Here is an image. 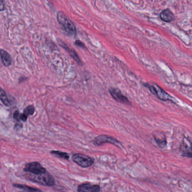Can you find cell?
Wrapping results in <instances>:
<instances>
[{
	"instance_id": "cell-5",
	"label": "cell",
	"mask_w": 192,
	"mask_h": 192,
	"mask_svg": "<svg viewBox=\"0 0 192 192\" xmlns=\"http://www.w3.org/2000/svg\"><path fill=\"white\" fill-rule=\"evenodd\" d=\"M105 143H110L116 145L117 147H119L121 145L120 142L118 141L116 139L107 135H100L98 136L94 140V144L97 146L103 145Z\"/></svg>"
},
{
	"instance_id": "cell-13",
	"label": "cell",
	"mask_w": 192,
	"mask_h": 192,
	"mask_svg": "<svg viewBox=\"0 0 192 192\" xmlns=\"http://www.w3.org/2000/svg\"><path fill=\"white\" fill-rule=\"evenodd\" d=\"M61 46L62 47H64L68 52L70 56L73 58V59L75 60L77 63H78L79 65L82 64V61L79 59V55H77V53H76L75 51L73 49H70L68 46H66V45L64 44H62Z\"/></svg>"
},
{
	"instance_id": "cell-3",
	"label": "cell",
	"mask_w": 192,
	"mask_h": 192,
	"mask_svg": "<svg viewBox=\"0 0 192 192\" xmlns=\"http://www.w3.org/2000/svg\"><path fill=\"white\" fill-rule=\"evenodd\" d=\"M73 161L79 166L87 168L92 166L94 163L93 158L81 153H76L72 156Z\"/></svg>"
},
{
	"instance_id": "cell-18",
	"label": "cell",
	"mask_w": 192,
	"mask_h": 192,
	"mask_svg": "<svg viewBox=\"0 0 192 192\" xmlns=\"http://www.w3.org/2000/svg\"><path fill=\"white\" fill-rule=\"evenodd\" d=\"M75 45H76L77 46H78L79 47H82V48H85V45L82 43V42L79 40H76L75 42Z\"/></svg>"
},
{
	"instance_id": "cell-8",
	"label": "cell",
	"mask_w": 192,
	"mask_h": 192,
	"mask_svg": "<svg viewBox=\"0 0 192 192\" xmlns=\"http://www.w3.org/2000/svg\"><path fill=\"white\" fill-rule=\"evenodd\" d=\"M100 186L98 185H92L89 183H86L79 185L77 188L78 192H99Z\"/></svg>"
},
{
	"instance_id": "cell-17",
	"label": "cell",
	"mask_w": 192,
	"mask_h": 192,
	"mask_svg": "<svg viewBox=\"0 0 192 192\" xmlns=\"http://www.w3.org/2000/svg\"><path fill=\"white\" fill-rule=\"evenodd\" d=\"M20 114H19V111L16 110V111L15 112V113H14L13 117H14V118L15 119L16 121H19V120H20Z\"/></svg>"
},
{
	"instance_id": "cell-19",
	"label": "cell",
	"mask_w": 192,
	"mask_h": 192,
	"mask_svg": "<svg viewBox=\"0 0 192 192\" xmlns=\"http://www.w3.org/2000/svg\"><path fill=\"white\" fill-rule=\"evenodd\" d=\"M27 117L28 116L27 115H25V114H21L20 115V120H22L23 122H25L27 120Z\"/></svg>"
},
{
	"instance_id": "cell-16",
	"label": "cell",
	"mask_w": 192,
	"mask_h": 192,
	"mask_svg": "<svg viewBox=\"0 0 192 192\" xmlns=\"http://www.w3.org/2000/svg\"><path fill=\"white\" fill-rule=\"evenodd\" d=\"M34 113H35V108L32 105L28 106L24 110V113L27 116H28L29 115H32Z\"/></svg>"
},
{
	"instance_id": "cell-7",
	"label": "cell",
	"mask_w": 192,
	"mask_h": 192,
	"mask_svg": "<svg viewBox=\"0 0 192 192\" xmlns=\"http://www.w3.org/2000/svg\"><path fill=\"white\" fill-rule=\"evenodd\" d=\"M109 90L110 95L116 100L118 101V102H120V103H125V104H129V101L127 99V98L122 94V92H121L119 89L114 88V87H111V88H109Z\"/></svg>"
},
{
	"instance_id": "cell-20",
	"label": "cell",
	"mask_w": 192,
	"mask_h": 192,
	"mask_svg": "<svg viewBox=\"0 0 192 192\" xmlns=\"http://www.w3.org/2000/svg\"><path fill=\"white\" fill-rule=\"evenodd\" d=\"M0 9L1 11H2L4 9V4L3 3V1L1 0L0 1Z\"/></svg>"
},
{
	"instance_id": "cell-2",
	"label": "cell",
	"mask_w": 192,
	"mask_h": 192,
	"mask_svg": "<svg viewBox=\"0 0 192 192\" xmlns=\"http://www.w3.org/2000/svg\"><path fill=\"white\" fill-rule=\"evenodd\" d=\"M57 20L66 33L70 35H76V26L65 13L59 11L57 14Z\"/></svg>"
},
{
	"instance_id": "cell-1",
	"label": "cell",
	"mask_w": 192,
	"mask_h": 192,
	"mask_svg": "<svg viewBox=\"0 0 192 192\" xmlns=\"http://www.w3.org/2000/svg\"><path fill=\"white\" fill-rule=\"evenodd\" d=\"M25 177L33 182L48 186H54L55 182L53 177L47 172L40 175H27Z\"/></svg>"
},
{
	"instance_id": "cell-4",
	"label": "cell",
	"mask_w": 192,
	"mask_h": 192,
	"mask_svg": "<svg viewBox=\"0 0 192 192\" xmlns=\"http://www.w3.org/2000/svg\"><path fill=\"white\" fill-rule=\"evenodd\" d=\"M24 171L26 173H31L33 175H40L47 173V171L44 167L37 162H33L27 164L25 166Z\"/></svg>"
},
{
	"instance_id": "cell-12",
	"label": "cell",
	"mask_w": 192,
	"mask_h": 192,
	"mask_svg": "<svg viewBox=\"0 0 192 192\" xmlns=\"http://www.w3.org/2000/svg\"><path fill=\"white\" fill-rule=\"evenodd\" d=\"M183 156L186 157L192 158V143L190 142L189 144L183 142Z\"/></svg>"
},
{
	"instance_id": "cell-11",
	"label": "cell",
	"mask_w": 192,
	"mask_h": 192,
	"mask_svg": "<svg viewBox=\"0 0 192 192\" xmlns=\"http://www.w3.org/2000/svg\"><path fill=\"white\" fill-rule=\"evenodd\" d=\"M10 97H11L10 96H9L7 94L6 92H5L3 90L1 89V92H0V99L1 101H2V103H3L5 105L9 107L11 106L13 104V99H11Z\"/></svg>"
},
{
	"instance_id": "cell-15",
	"label": "cell",
	"mask_w": 192,
	"mask_h": 192,
	"mask_svg": "<svg viewBox=\"0 0 192 192\" xmlns=\"http://www.w3.org/2000/svg\"><path fill=\"white\" fill-rule=\"evenodd\" d=\"M50 153L53 154L55 156L63 158L64 160H69V155L66 152H63V151H51Z\"/></svg>"
},
{
	"instance_id": "cell-6",
	"label": "cell",
	"mask_w": 192,
	"mask_h": 192,
	"mask_svg": "<svg viewBox=\"0 0 192 192\" xmlns=\"http://www.w3.org/2000/svg\"><path fill=\"white\" fill-rule=\"evenodd\" d=\"M145 86H147L148 88H149L150 91L153 93L154 94L156 95L158 98H160L161 100H171V97L169 95L167 94L165 92H164L163 90H162L161 88L158 87L157 85L156 86H153L149 85L148 84H146Z\"/></svg>"
},
{
	"instance_id": "cell-10",
	"label": "cell",
	"mask_w": 192,
	"mask_h": 192,
	"mask_svg": "<svg viewBox=\"0 0 192 192\" xmlns=\"http://www.w3.org/2000/svg\"><path fill=\"white\" fill-rule=\"evenodd\" d=\"M0 53H1V60L3 63V65L6 66H10L12 63V59L10 55L7 51L4 50L3 49L1 50Z\"/></svg>"
},
{
	"instance_id": "cell-14",
	"label": "cell",
	"mask_w": 192,
	"mask_h": 192,
	"mask_svg": "<svg viewBox=\"0 0 192 192\" xmlns=\"http://www.w3.org/2000/svg\"><path fill=\"white\" fill-rule=\"evenodd\" d=\"M13 186L15 188H17L19 189H24L25 190H27L28 192H42L41 190H40V189L34 188H32L29 186H26L24 184H15L13 185Z\"/></svg>"
},
{
	"instance_id": "cell-9",
	"label": "cell",
	"mask_w": 192,
	"mask_h": 192,
	"mask_svg": "<svg viewBox=\"0 0 192 192\" xmlns=\"http://www.w3.org/2000/svg\"><path fill=\"white\" fill-rule=\"evenodd\" d=\"M161 19L166 22H170L175 19V16L170 10H164L160 14Z\"/></svg>"
}]
</instances>
